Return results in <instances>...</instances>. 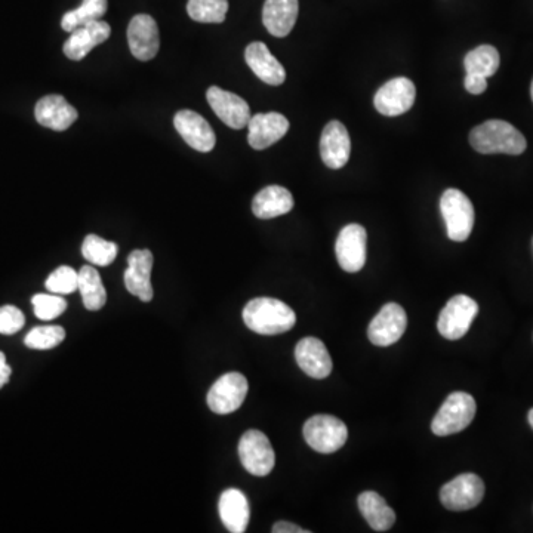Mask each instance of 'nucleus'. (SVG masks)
Instances as JSON below:
<instances>
[{
	"label": "nucleus",
	"instance_id": "obj_1",
	"mask_svg": "<svg viewBox=\"0 0 533 533\" xmlns=\"http://www.w3.org/2000/svg\"><path fill=\"white\" fill-rule=\"evenodd\" d=\"M243 322L251 331L271 337L291 331L297 323V314L282 301L255 298L243 308Z\"/></svg>",
	"mask_w": 533,
	"mask_h": 533
},
{
	"label": "nucleus",
	"instance_id": "obj_24",
	"mask_svg": "<svg viewBox=\"0 0 533 533\" xmlns=\"http://www.w3.org/2000/svg\"><path fill=\"white\" fill-rule=\"evenodd\" d=\"M221 522L231 533H243L248 529L251 508L246 495L239 489H227L218 502Z\"/></svg>",
	"mask_w": 533,
	"mask_h": 533
},
{
	"label": "nucleus",
	"instance_id": "obj_9",
	"mask_svg": "<svg viewBox=\"0 0 533 533\" xmlns=\"http://www.w3.org/2000/svg\"><path fill=\"white\" fill-rule=\"evenodd\" d=\"M485 496V483L477 474L455 477L440 489V501L451 511H467L477 507Z\"/></svg>",
	"mask_w": 533,
	"mask_h": 533
},
{
	"label": "nucleus",
	"instance_id": "obj_34",
	"mask_svg": "<svg viewBox=\"0 0 533 533\" xmlns=\"http://www.w3.org/2000/svg\"><path fill=\"white\" fill-rule=\"evenodd\" d=\"M36 317L40 320H54L67 310V301L57 294H38L32 298Z\"/></svg>",
	"mask_w": 533,
	"mask_h": 533
},
{
	"label": "nucleus",
	"instance_id": "obj_6",
	"mask_svg": "<svg viewBox=\"0 0 533 533\" xmlns=\"http://www.w3.org/2000/svg\"><path fill=\"white\" fill-rule=\"evenodd\" d=\"M239 457L243 468L252 476L266 477L276 464L273 446L263 431L248 430L239 442Z\"/></svg>",
	"mask_w": 533,
	"mask_h": 533
},
{
	"label": "nucleus",
	"instance_id": "obj_18",
	"mask_svg": "<svg viewBox=\"0 0 533 533\" xmlns=\"http://www.w3.org/2000/svg\"><path fill=\"white\" fill-rule=\"evenodd\" d=\"M351 154V140L347 128L338 120L325 126L320 138V156L329 169H341L347 165Z\"/></svg>",
	"mask_w": 533,
	"mask_h": 533
},
{
	"label": "nucleus",
	"instance_id": "obj_39",
	"mask_svg": "<svg viewBox=\"0 0 533 533\" xmlns=\"http://www.w3.org/2000/svg\"><path fill=\"white\" fill-rule=\"evenodd\" d=\"M528 419L529 424H531V427L533 428V408L531 409V411H529Z\"/></svg>",
	"mask_w": 533,
	"mask_h": 533
},
{
	"label": "nucleus",
	"instance_id": "obj_3",
	"mask_svg": "<svg viewBox=\"0 0 533 533\" xmlns=\"http://www.w3.org/2000/svg\"><path fill=\"white\" fill-rule=\"evenodd\" d=\"M476 411V400L471 394L464 391L449 394L431 422V431L439 437L461 433L473 422Z\"/></svg>",
	"mask_w": 533,
	"mask_h": 533
},
{
	"label": "nucleus",
	"instance_id": "obj_26",
	"mask_svg": "<svg viewBox=\"0 0 533 533\" xmlns=\"http://www.w3.org/2000/svg\"><path fill=\"white\" fill-rule=\"evenodd\" d=\"M357 504H359L360 513L374 531H390L396 523V513H394L393 508L388 507L385 499L377 492H363L359 495Z\"/></svg>",
	"mask_w": 533,
	"mask_h": 533
},
{
	"label": "nucleus",
	"instance_id": "obj_8",
	"mask_svg": "<svg viewBox=\"0 0 533 533\" xmlns=\"http://www.w3.org/2000/svg\"><path fill=\"white\" fill-rule=\"evenodd\" d=\"M248 390V380L242 374L229 372L214 382L206 397V402L215 414H231L243 405L248 396Z\"/></svg>",
	"mask_w": 533,
	"mask_h": 533
},
{
	"label": "nucleus",
	"instance_id": "obj_19",
	"mask_svg": "<svg viewBox=\"0 0 533 533\" xmlns=\"http://www.w3.org/2000/svg\"><path fill=\"white\" fill-rule=\"evenodd\" d=\"M295 359L304 374L316 380L328 378L334 368L331 354L319 338H303L295 348Z\"/></svg>",
	"mask_w": 533,
	"mask_h": 533
},
{
	"label": "nucleus",
	"instance_id": "obj_2",
	"mask_svg": "<svg viewBox=\"0 0 533 533\" xmlns=\"http://www.w3.org/2000/svg\"><path fill=\"white\" fill-rule=\"evenodd\" d=\"M470 144L482 154L504 153L519 156L525 153L528 143L525 135L505 120H486L470 134Z\"/></svg>",
	"mask_w": 533,
	"mask_h": 533
},
{
	"label": "nucleus",
	"instance_id": "obj_25",
	"mask_svg": "<svg viewBox=\"0 0 533 533\" xmlns=\"http://www.w3.org/2000/svg\"><path fill=\"white\" fill-rule=\"evenodd\" d=\"M294 196L282 186H268L252 200V212L260 220L282 217L294 209Z\"/></svg>",
	"mask_w": 533,
	"mask_h": 533
},
{
	"label": "nucleus",
	"instance_id": "obj_30",
	"mask_svg": "<svg viewBox=\"0 0 533 533\" xmlns=\"http://www.w3.org/2000/svg\"><path fill=\"white\" fill-rule=\"evenodd\" d=\"M119 248L115 242L103 239L97 234H89L82 245V255L92 266L107 267L116 260Z\"/></svg>",
	"mask_w": 533,
	"mask_h": 533
},
{
	"label": "nucleus",
	"instance_id": "obj_28",
	"mask_svg": "<svg viewBox=\"0 0 533 533\" xmlns=\"http://www.w3.org/2000/svg\"><path fill=\"white\" fill-rule=\"evenodd\" d=\"M107 8H109L107 0H83L79 8L64 14L61 27H63L64 32L72 33L73 30L79 29L85 24L101 20V17L106 15Z\"/></svg>",
	"mask_w": 533,
	"mask_h": 533
},
{
	"label": "nucleus",
	"instance_id": "obj_37",
	"mask_svg": "<svg viewBox=\"0 0 533 533\" xmlns=\"http://www.w3.org/2000/svg\"><path fill=\"white\" fill-rule=\"evenodd\" d=\"M271 531L274 533H310V531H305V529H301L300 526L289 522L276 523Z\"/></svg>",
	"mask_w": 533,
	"mask_h": 533
},
{
	"label": "nucleus",
	"instance_id": "obj_31",
	"mask_svg": "<svg viewBox=\"0 0 533 533\" xmlns=\"http://www.w3.org/2000/svg\"><path fill=\"white\" fill-rule=\"evenodd\" d=\"M187 12L197 23L221 24L229 12V0H189Z\"/></svg>",
	"mask_w": 533,
	"mask_h": 533
},
{
	"label": "nucleus",
	"instance_id": "obj_12",
	"mask_svg": "<svg viewBox=\"0 0 533 533\" xmlns=\"http://www.w3.org/2000/svg\"><path fill=\"white\" fill-rule=\"evenodd\" d=\"M366 245L368 234L360 224H348L340 231L335 245L340 267L347 273H357L366 263Z\"/></svg>",
	"mask_w": 533,
	"mask_h": 533
},
{
	"label": "nucleus",
	"instance_id": "obj_16",
	"mask_svg": "<svg viewBox=\"0 0 533 533\" xmlns=\"http://www.w3.org/2000/svg\"><path fill=\"white\" fill-rule=\"evenodd\" d=\"M206 98L215 115L220 117L227 126L233 129H243L248 126L251 109L239 95L224 91L218 86H211L206 92Z\"/></svg>",
	"mask_w": 533,
	"mask_h": 533
},
{
	"label": "nucleus",
	"instance_id": "obj_13",
	"mask_svg": "<svg viewBox=\"0 0 533 533\" xmlns=\"http://www.w3.org/2000/svg\"><path fill=\"white\" fill-rule=\"evenodd\" d=\"M153 263V254L149 249H135L129 254L128 268L123 276L129 294L140 298L143 303H150L154 297L152 280H150Z\"/></svg>",
	"mask_w": 533,
	"mask_h": 533
},
{
	"label": "nucleus",
	"instance_id": "obj_40",
	"mask_svg": "<svg viewBox=\"0 0 533 533\" xmlns=\"http://www.w3.org/2000/svg\"><path fill=\"white\" fill-rule=\"evenodd\" d=\"M531 95H532V101H533V80H532V86H531Z\"/></svg>",
	"mask_w": 533,
	"mask_h": 533
},
{
	"label": "nucleus",
	"instance_id": "obj_21",
	"mask_svg": "<svg viewBox=\"0 0 533 533\" xmlns=\"http://www.w3.org/2000/svg\"><path fill=\"white\" fill-rule=\"evenodd\" d=\"M35 116L45 128L63 132L76 122L79 113L63 95H46L36 104Z\"/></svg>",
	"mask_w": 533,
	"mask_h": 533
},
{
	"label": "nucleus",
	"instance_id": "obj_36",
	"mask_svg": "<svg viewBox=\"0 0 533 533\" xmlns=\"http://www.w3.org/2000/svg\"><path fill=\"white\" fill-rule=\"evenodd\" d=\"M465 89L470 94L480 95L488 89V79L483 76L473 75V73H467L464 80Z\"/></svg>",
	"mask_w": 533,
	"mask_h": 533
},
{
	"label": "nucleus",
	"instance_id": "obj_4",
	"mask_svg": "<svg viewBox=\"0 0 533 533\" xmlns=\"http://www.w3.org/2000/svg\"><path fill=\"white\" fill-rule=\"evenodd\" d=\"M440 211L446 223L448 237L454 242H465L474 227V206L461 190L448 189L440 199Z\"/></svg>",
	"mask_w": 533,
	"mask_h": 533
},
{
	"label": "nucleus",
	"instance_id": "obj_22",
	"mask_svg": "<svg viewBox=\"0 0 533 533\" xmlns=\"http://www.w3.org/2000/svg\"><path fill=\"white\" fill-rule=\"evenodd\" d=\"M245 60L258 79L270 86H280L286 80L285 67L271 54L266 43L252 42L246 48Z\"/></svg>",
	"mask_w": 533,
	"mask_h": 533
},
{
	"label": "nucleus",
	"instance_id": "obj_35",
	"mask_svg": "<svg viewBox=\"0 0 533 533\" xmlns=\"http://www.w3.org/2000/svg\"><path fill=\"white\" fill-rule=\"evenodd\" d=\"M26 317L20 308L14 305H3L0 307V334L14 335L24 328Z\"/></svg>",
	"mask_w": 533,
	"mask_h": 533
},
{
	"label": "nucleus",
	"instance_id": "obj_5",
	"mask_svg": "<svg viewBox=\"0 0 533 533\" xmlns=\"http://www.w3.org/2000/svg\"><path fill=\"white\" fill-rule=\"evenodd\" d=\"M304 439L319 454H334L347 442V425L332 415H316L304 424Z\"/></svg>",
	"mask_w": 533,
	"mask_h": 533
},
{
	"label": "nucleus",
	"instance_id": "obj_15",
	"mask_svg": "<svg viewBox=\"0 0 533 533\" xmlns=\"http://www.w3.org/2000/svg\"><path fill=\"white\" fill-rule=\"evenodd\" d=\"M174 126L191 149L200 153H209L214 150L217 144L214 129L199 113L193 110H181L174 117Z\"/></svg>",
	"mask_w": 533,
	"mask_h": 533
},
{
	"label": "nucleus",
	"instance_id": "obj_11",
	"mask_svg": "<svg viewBox=\"0 0 533 533\" xmlns=\"http://www.w3.org/2000/svg\"><path fill=\"white\" fill-rule=\"evenodd\" d=\"M408 316L403 307L396 303L385 304L374 317L368 328L371 343L378 347L396 344L405 334Z\"/></svg>",
	"mask_w": 533,
	"mask_h": 533
},
{
	"label": "nucleus",
	"instance_id": "obj_17",
	"mask_svg": "<svg viewBox=\"0 0 533 533\" xmlns=\"http://www.w3.org/2000/svg\"><path fill=\"white\" fill-rule=\"evenodd\" d=\"M248 143L252 149L266 150L282 140L289 131V120L280 113H258L248 123Z\"/></svg>",
	"mask_w": 533,
	"mask_h": 533
},
{
	"label": "nucleus",
	"instance_id": "obj_14",
	"mask_svg": "<svg viewBox=\"0 0 533 533\" xmlns=\"http://www.w3.org/2000/svg\"><path fill=\"white\" fill-rule=\"evenodd\" d=\"M128 43L132 55L140 61H150L160 48L159 27L152 15L138 14L128 26Z\"/></svg>",
	"mask_w": 533,
	"mask_h": 533
},
{
	"label": "nucleus",
	"instance_id": "obj_10",
	"mask_svg": "<svg viewBox=\"0 0 533 533\" xmlns=\"http://www.w3.org/2000/svg\"><path fill=\"white\" fill-rule=\"evenodd\" d=\"M417 98V88L408 77L388 80L375 94V109L381 115L394 117L405 115L412 109Z\"/></svg>",
	"mask_w": 533,
	"mask_h": 533
},
{
	"label": "nucleus",
	"instance_id": "obj_33",
	"mask_svg": "<svg viewBox=\"0 0 533 533\" xmlns=\"http://www.w3.org/2000/svg\"><path fill=\"white\" fill-rule=\"evenodd\" d=\"M45 286L51 294H73V292L79 291V271L69 266L58 267L57 270L49 274Z\"/></svg>",
	"mask_w": 533,
	"mask_h": 533
},
{
	"label": "nucleus",
	"instance_id": "obj_32",
	"mask_svg": "<svg viewBox=\"0 0 533 533\" xmlns=\"http://www.w3.org/2000/svg\"><path fill=\"white\" fill-rule=\"evenodd\" d=\"M64 338H66V331L61 326H38L27 334L24 344L32 350H51L63 343Z\"/></svg>",
	"mask_w": 533,
	"mask_h": 533
},
{
	"label": "nucleus",
	"instance_id": "obj_23",
	"mask_svg": "<svg viewBox=\"0 0 533 533\" xmlns=\"http://www.w3.org/2000/svg\"><path fill=\"white\" fill-rule=\"evenodd\" d=\"M298 0H266L263 8V23L274 38H286L298 20Z\"/></svg>",
	"mask_w": 533,
	"mask_h": 533
},
{
	"label": "nucleus",
	"instance_id": "obj_38",
	"mask_svg": "<svg viewBox=\"0 0 533 533\" xmlns=\"http://www.w3.org/2000/svg\"><path fill=\"white\" fill-rule=\"evenodd\" d=\"M11 374V366L6 362L5 354L0 351V388H3V385L8 384V381L11 380Z\"/></svg>",
	"mask_w": 533,
	"mask_h": 533
},
{
	"label": "nucleus",
	"instance_id": "obj_29",
	"mask_svg": "<svg viewBox=\"0 0 533 533\" xmlns=\"http://www.w3.org/2000/svg\"><path fill=\"white\" fill-rule=\"evenodd\" d=\"M499 52L492 45H482L465 55V72L486 77L494 76L499 69Z\"/></svg>",
	"mask_w": 533,
	"mask_h": 533
},
{
	"label": "nucleus",
	"instance_id": "obj_7",
	"mask_svg": "<svg viewBox=\"0 0 533 533\" xmlns=\"http://www.w3.org/2000/svg\"><path fill=\"white\" fill-rule=\"evenodd\" d=\"M479 313V305L468 295H455L448 301L437 320V329L446 340H459L467 335Z\"/></svg>",
	"mask_w": 533,
	"mask_h": 533
},
{
	"label": "nucleus",
	"instance_id": "obj_27",
	"mask_svg": "<svg viewBox=\"0 0 533 533\" xmlns=\"http://www.w3.org/2000/svg\"><path fill=\"white\" fill-rule=\"evenodd\" d=\"M79 292L86 310L98 311L107 303V291L97 268L83 266L79 271Z\"/></svg>",
	"mask_w": 533,
	"mask_h": 533
},
{
	"label": "nucleus",
	"instance_id": "obj_20",
	"mask_svg": "<svg viewBox=\"0 0 533 533\" xmlns=\"http://www.w3.org/2000/svg\"><path fill=\"white\" fill-rule=\"evenodd\" d=\"M112 35V27L106 21H92L70 33L64 43V54L72 61H82L95 46L106 42Z\"/></svg>",
	"mask_w": 533,
	"mask_h": 533
}]
</instances>
